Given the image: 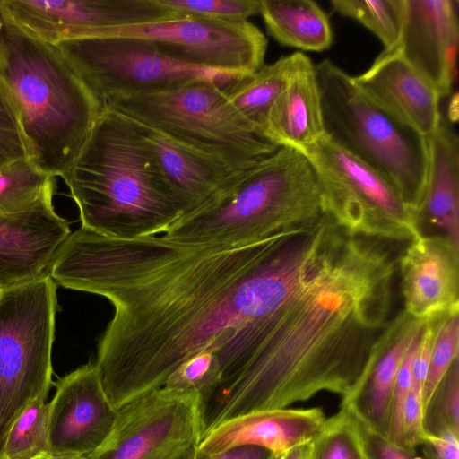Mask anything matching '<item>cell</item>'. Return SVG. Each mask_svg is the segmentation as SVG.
I'll return each mask as SVG.
<instances>
[{
    "instance_id": "8992f818",
    "label": "cell",
    "mask_w": 459,
    "mask_h": 459,
    "mask_svg": "<svg viewBox=\"0 0 459 459\" xmlns=\"http://www.w3.org/2000/svg\"><path fill=\"white\" fill-rule=\"evenodd\" d=\"M225 83L198 79L160 91L117 93L105 98L101 106L244 170L280 147L238 114Z\"/></svg>"
},
{
    "instance_id": "9a60e30c",
    "label": "cell",
    "mask_w": 459,
    "mask_h": 459,
    "mask_svg": "<svg viewBox=\"0 0 459 459\" xmlns=\"http://www.w3.org/2000/svg\"><path fill=\"white\" fill-rule=\"evenodd\" d=\"M404 311L416 319L459 311V247L444 235L420 234L397 259Z\"/></svg>"
},
{
    "instance_id": "f35d334b",
    "label": "cell",
    "mask_w": 459,
    "mask_h": 459,
    "mask_svg": "<svg viewBox=\"0 0 459 459\" xmlns=\"http://www.w3.org/2000/svg\"><path fill=\"white\" fill-rule=\"evenodd\" d=\"M271 459H278V456L273 455Z\"/></svg>"
},
{
    "instance_id": "1f68e13d",
    "label": "cell",
    "mask_w": 459,
    "mask_h": 459,
    "mask_svg": "<svg viewBox=\"0 0 459 459\" xmlns=\"http://www.w3.org/2000/svg\"><path fill=\"white\" fill-rule=\"evenodd\" d=\"M166 8L186 15L241 22L260 11V0H158Z\"/></svg>"
},
{
    "instance_id": "5b68a950",
    "label": "cell",
    "mask_w": 459,
    "mask_h": 459,
    "mask_svg": "<svg viewBox=\"0 0 459 459\" xmlns=\"http://www.w3.org/2000/svg\"><path fill=\"white\" fill-rule=\"evenodd\" d=\"M315 70L325 135L385 178L419 220L427 137L374 103L332 61L319 62Z\"/></svg>"
},
{
    "instance_id": "4316f807",
    "label": "cell",
    "mask_w": 459,
    "mask_h": 459,
    "mask_svg": "<svg viewBox=\"0 0 459 459\" xmlns=\"http://www.w3.org/2000/svg\"><path fill=\"white\" fill-rule=\"evenodd\" d=\"M47 397L30 403L7 434L2 459H33L49 452Z\"/></svg>"
},
{
    "instance_id": "8d00e7d4",
    "label": "cell",
    "mask_w": 459,
    "mask_h": 459,
    "mask_svg": "<svg viewBox=\"0 0 459 459\" xmlns=\"http://www.w3.org/2000/svg\"><path fill=\"white\" fill-rule=\"evenodd\" d=\"M311 442L296 446L283 455L278 456V459H310L312 447Z\"/></svg>"
},
{
    "instance_id": "ab89813d",
    "label": "cell",
    "mask_w": 459,
    "mask_h": 459,
    "mask_svg": "<svg viewBox=\"0 0 459 459\" xmlns=\"http://www.w3.org/2000/svg\"><path fill=\"white\" fill-rule=\"evenodd\" d=\"M1 290H2L0 289V291H1Z\"/></svg>"
},
{
    "instance_id": "e0dca14e",
    "label": "cell",
    "mask_w": 459,
    "mask_h": 459,
    "mask_svg": "<svg viewBox=\"0 0 459 459\" xmlns=\"http://www.w3.org/2000/svg\"><path fill=\"white\" fill-rule=\"evenodd\" d=\"M325 420L320 408L249 411L226 420L205 433L195 459H212L239 446H260L280 456L296 446L311 442Z\"/></svg>"
},
{
    "instance_id": "2e32d148",
    "label": "cell",
    "mask_w": 459,
    "mask_h": 459,
    "mask_svg": "<svg viewBox=\"0 0 459 459\" xmlns=\"http://www.w3.org/2000/svg\"><path fill=\"white\" fill-rule=\"evenodd\" d=\"M71 234L49 194L30 209L0 214V289L30 281L47 271Z\"/></svg>"
},
{
    "instance_id": "d4e9b609",
    "label": "cell",
    "mask_w": 459,
    "mask_h": 459,
    "mask_svg": "<svg viewBox=\"0 0 459 459\" xmlns=\"http://www.w3.org/2000/svg\"><path fill=\"white\" fill-rule=\"evenodd\" d=\"M54 189L55 177L29 158L13 161L0 169V214L26 211Z\"/></svg>"
},
{
    "instance_id": "ffe728a7",
    "label": "cell",
    "mask_w": 459,
    "mask_h": 459,
    "mask_svg": "<svg viewBox=\"0 0 459 459\" xmlns=\"http://www.w3.org/2000/svg\"><path fill=\"white\" fill-rule=\"evenodd\" d=\"M130 120L187 212L209 202L243 171L220 158L186 146L152 127Z\"/></svg>"
},
{
    "instance_id": "d6986e66",
    "label": "cell",
    "mask_w": 459,
    "mask_h": 459,
    "mask_svg": "<svg viewBox=\"0 0 459 459\" xmlns=\"http://www.w3.org/2000/svg\"><path fill=\"white\" fill-rule=\"evenodd\" d=\"M290 56L282 90L273 104L264 135L279 147L305 153L325 135L315 65L302 52Z\"/></svg>"
},
{
    "instance_id": "ba28073f",
    "label": "cell",
    "mask_w": 459,
    "mask_h": 459,
    "mask_svg": "<svg viewBox=\"0 0 459 459\" xmlns=\"http://www.w3.org/2000/svg\"><path fill=\"white\" fill-rule=\"evenodd\" d=\"M304 155L320 187L325 213L352 235L409 243L419 237V220L380 173L326 135Z\"/></svg>"
},
{
    "instance_id": "603a6c76",
    "label": "cell",
    "mask_w": 459,
    "mask_h": 459,
    "mask_svg": "<svg viewBox=\"0 0 459 459\" xmlns=\"http://www.w3.org/2000/svg\"><path fill=\"white\" fill-rule=\"evenodd\" d=\"M267 32L280 44L321 52L333 43L326 13L312 0H260Z\"/></svg>"
},
{
    "instance_id": "4fadbf2b",
    "label": "cell",
    "mask_w": 459,
    "mask_h": 459,
    "mask_svg": "<svg viewBox=\"0 0 459 459\" xmlns=\"http://www.w3.org/2000/svg\"><path fill=\"white\" fill-rule=\"evenodd\" d=\"M48 403V446L54 455L88 456L110 436L117 410L95 362L61 377Z\"/></svg>"
},
{
    "instance_id": "f546056e",
    "label": "cell",
    "mask_w": 459,
    "mask_h": 459,
    "mask_svg": "<svg viewBox=\"0 0 459 459\" xmlns=\"http://www.w3.org/2000/svg\"><path fill=\"white\" fill-rule=\"evenodd\" d=\"M458 350L459 311H455L445 316L432 347L422 390L423 411L433 392L458 359Z\"/></svg>"
},
{
    "instance_id": "d590c367",
    "label": "cell",
    "mask_w": 459,
    "mask_h": 459,
    "mask_svg": "<svg viewBox=\"0 0 459 459\" xmlns=\"http://www.w3.org/2000/svg\"><path fill=\"white\" fill-rule=\"evenodd\" d=\"M273 454L255 446H239L224 451L212 459H271Z\"/></svg>"
},
{
    "instance_id": "5bb4252c",
    "label": "cell",
    "mask_w": 459,
    "mask_h": 459,
    "mask_svg": "<svg viewBox=\"0 0 459 459\" xmlns=\"http://www.w3.org/2000/svg\"><path fill=\"white\" fill-rule=\"evenodd\" d=\"M403 22L394 48L437 91L451 93L455 79L458 15L455 0H404Z\"/></svg>"
},
{
    "instance_id": "6da1fadb",
    "label": "cell",
    "mask_w": 459,
    "mask_h": 459,
    "mask_svg": "<svg viewBox=\"0 0 459 459\" xmlns=\"http://www.w3.org/2000/svg\"><path fill=\"white\" fill-rule=\"evenodd\" d=\"M290 241L271 306L216 350L221 377L201 399L204 434L323 391L346 397L397 331V257L385 243L349 233L327 213Z\"/></svg>"
},
{
    "instance_id": "277c9868",
    "label": "cell",
    "mask_w": 459,
    "mask_h": 459,
    "mask_svg": "<svg viewBox=\"0 0 459 459\" xmlns=\"http://www.w3.org/2000/svg\"><path fill=\"white\" fill-rule=\"evenodd\" d=\"M324 213L311 163L303 153L280 147L180 217L163 236L185 244H243L312 222Z\"/></svg>"
},
{
    "instance_id": "f1b7e54d",
    "label": "cell",
    "mask_w": 459,
    "mask_h": 459,
    "mask_svg": "<svg viewBox=\"0 0 459 459\" xmlns=\"http://www.w3.org/2000/svg\"><path fill=\"white\" fill-rule=\"evenodd\" d=\"M427 434L453 432L459 435V363L452 364L428 401L423 411Z\"/></svg>"
},
{
    "instance_id": "9c48e42d",
    "label": "cell",
    "mask_w": 459,
    "mask_h": 459,
    "mask_svg": "<svg viewBox=\"0 0 459 459\" xmlns=\"http://www.w3.org/2000/svg\"><path fill=\"white\" fill-rule=\"evenodd\" d=\"M56 47L100 104L117 93L160 91L198 79H236L173 60L151 41L137 38L94 37L62 41Z\"/></svg>"
},
{
    "instance_id": "3957f363",
    "label": "cell",
    "mask_w": 459,
    "mask_h": 459,
    "mask_svg": "<svg viewBox=\"0 0 459 459\" xmlns=\"http://www.w3.org/2000/svg\"><path fill=\"white\" fill-rule=\"evenodd\" d=\"M0 87L16 117L28 158L62 177L102 109L56 45L30 34L0 7Z\"/></svg>"
},
{
    "instance_id": "d6a6232c",
    "label": "cell",
    "mask_w": 459,
    "mask_h": 459,
    "mask_svg": "<svg viewBox=\"0 0 459 459\" xmlns=\"http://www.w3.org/2000/svg\"><path fill=\"white\" fill-rule=\"evenodd\" d=\"M351 414L365 459H423L416 451L391 441Z\"/></svg>"
},
{
    "instance_id": "7c38bea8",
    "label": "cell",
    "mask_w": 459,
    "mask_h": 459,
    "mask_svg": "<svg viewBox=\"0 0 459 459\" xmlns=\"http://www.w3.org/2000/svg\"><path fill=\"white\" fill-rule=\"evenodd\" d=\"M18 26L48 43L89 38L95 30L175 19L158 0H0Z\"/></svg>"
},
{
    "instance_id": "83f0119b",
    "label": "cell",
    "mask_w": 459,
    "mask_h": 459,
    "mask_svg": "<svg viewBox=\"0 0 459 459\" xmlns=\"http://www.w3.org/2000/svg\"><path fill=\"white\" fill-rule=\"evenodd\" d=\"M310 459H365L352 416L344 407L325 424L311 442Z\"/></svg>"
},
{
    "instance_id": "484cf974",
    "label": "cell",
    "mask_w": 459,
    "mask_h": 459,
    "mask_svg": "<svg viewBox=\"0 0 459 459\" xmlns=\"http://www.w3.org/2000/svg\"><path fill=\"white\" fill-rule=\"evenodd\" d=\"M404 0H331L334 11L351 18L372 33L384 45L392 49L399 42L403 22Z\"/></svg>"
},
{
    "instance_id": "7402d4cb",
    "label": "cell",
    "mask_w": 459,
    "mask_h": 459,
    "mask_svg": "<svg viewBox=\"0 0 459 459\" xmlns=\"http://www.w3.org/2000/svg\"><path fill=\"white\" fill-rule=\"evenodd\" d=\"M427 137L429 162L419 222L439 229L459 247V141L453 128L441 120Z\"/></svg>"
},
{
    "instance_id": "30bf717a",
    "label": "cell",
    "mask_w": 459,
    "mask_h": 459,
    "mask_svg": "<svg viewBox=\"0 0 459 459\" xmlns=\"http://www.w3.org/2000/svg\"><path fill=\"white\" fill-rule=\"evenodd\" d=\"M105 36L149 40L173 60L236 78L252 74L264 65L267 49L266 37L248 21L186 14L168 21L100 29L89 38Z\"/></svg>"
},
{
    "instance_id": "836d02e7",
    "label": "cell",
    "mask_w": 459,
    "mask_h": 459,
    "mask_svg": "<svg viewBox=\"0 0 459 459\" xmlns=\"http://www.w3.org/2000/svg\"><path fill=\"white\" fill-rule=\"evenodd\" d=\"M28 158V152L16 117L0 87V169Z\"/></svg>"
},
{
    "instance_id": "52a82bcc",
    "label": "cell",
    "mask_w": 459,
    "mask_h": 459,
    "mask_svg": "<svg viewBox=\"0 0 459 459\" xmlns=\"http://www.w3.org/2000/svg\"><path fill=\"white\" fill-rule=\"evenodd\" d=\"M56 287L43 273L0 291V459L14 420L52 385Z\"/></svg>"
},
{
    "instance_id": "ac0fdd59",
    "label": "cell",
    "mask_w": 459,
    "mask_h": 459,
    "mask_svg": "<svg viewBox=\"0 0 459 459\" xmlns=\"http://www.w3.org/2000/svg\"><path fill=\"white\" fill-rule=\"evenodd\" d=\"M352 81L374 103L424 136L442 120L439 94L394 48L384 49Z\"/></svg>"
},
{
    "instance_id": "74e56055",
    "label": "cell",
    "mask_w": 459,
    "mask_h": 459,
    "mask_svg": "<svg viewBox=\"0 0 459 459\" xmlns=\"http://www.w3.org/2000/svg\"><path fill=\"white\" fill-rule=\"evenodd\" d=\"M33 459H86V457L73 455H54L48 453Z\"/></svg>"
},
{
    "instance_id": "4dcf8cb0",
    "label": "cell",
    "mask_w": 459,
    "mask_h": 459,
    "mask_svg": "<svg viewBox=\"0 0 459 459\" xmlns=\"http://www.w3.org/2000/svg\"><path fill=\"white\" fill-rule=\"evenodd\" d=\"M216 348L205 349L182 363L166 380L164 387L196 392L205 396L221 380Z\"/></svg>"
},
{
    "instance_id": "7a4b0ae2",
    "label": "cell",
    "mask_w": 459,
    "mask_h": 459,
    "mask_svg": "<svg viewBox=\"0 0 459 459\" xmlns=\"http://www.w3.org/2000/svg\"><path fill=\"white\" fill-rule=\"evenodd\" d=\"M61 178L79 209L82 228L104 237L164 234L187 213L134 123L111 108H102Z\"/></svg>"
},
{
    "instance_id": "8fae6325",
    "label": "cell",
    "mask_w": 459,
    "mask_h": 459,
    "mask_svg": "<svg viewBox=\"0 0 459 459\" xmlns=\"http://www.w3.org/2000/svg\"><path fill=\"white\" fill-rule=\"evenodd\" d=\"M203 434L201 395L162 386L119 408L110 436L86 459H195Z\"/></svg>"
},
{
    "instance_id": "44dd1931",
    "label": "cell",
    "mask_w": 459,
    "mask_h": 459,
    "mask_svg": "<svg viewBox=\"0 0 459 459\" xmlns=\"http://www.w3.org/2000/svg\"><path fill=\"white\" fill-rule=\"evenodd\" d=\"M403 312L402 323L391 342L341 403L359 420L385 437L399 368L427 322L413 318L404 310Z\"/></svg>"
},
{
    "instance_id": "cb8c5ba5",
    "label": "cell",
    "mask_w": 459,
    "mask_h": 459,
    "mask_svg": "<svg viewBox=\"0 0 459 459\" xmlns=\"http://www.w3.org/2000/svg\"><path fill=\"white\" fill-rule=\"evenodd\" d=\"M290 62V55L281 56L254 74L224 85L234 108L263 135L270 109L285 83Z\"/></svg>"
},
{
    "instance_id": "e575fe53",
    "label": "cell",
    "mask_w": 459,
    "mask_h": 459,
    "mask_svg": "<svg viewBox=\"0 0 459 459\" xmlns=\"http://www.w3.org/2000/svg\"><path fill=\"white\" fill-rule=\"evenodd\" d=\"M419 447L423 459H459V435L453 432L437 436L425 433Z\"/></svg>"
}]
</instances>
